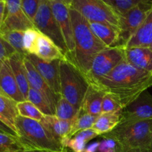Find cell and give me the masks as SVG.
Instances as JSON below:
<instances>
[{
  "label": "cell",
  "instance_id": "836d02e7",
  "mask_svg": "<svg viewBox=\"0 0 152 152\" xmlns=\"http://www.w3.org/2000/svg\"><path fill=\"white\" fill-rule=\"evenodd\" d=\"M39 34V32L36 28H31L24 32V48L28 54H34Z\"/></svg>",
  "mask_w": 152,
  "mask_h": 152
},
{
  "label": "cell",
  "instance_id": "4316f807",
  "mask_svg": "<svg viewBox=\"0 0 152 152\" xmlns=\"http://www.w3.org/2000/svg\"><path fill=\"white\" fill-rule=\"evenodd\" d=\"M80 110L70 103L66 99L59 97L56 105L55 116L62 120H74L80 115Z\"/></svg>",
  "mask_w": 152,
  "mask_h": 152
},
{
  "label": "cell",
  "instance_id": "1f68e13d",
  "mask_svg": "<svg viewBox=\"0 0 152 152\" xmlns=\"http://www.w3.org/2000/svg\"><path fill=\"white\" fill-rule=\"evenodd\" d=\"M119 14L123 15L130 9L142 2H151L152 0H104Z\"/></svg>",
  "mask_w": 152,
  "mask_h": 152
},
{
  "label": "cell",
  "instance_id": "484cf974",
  "mask_svg": "<svg viewBox=\"0 0 152 152\" xmlns=\"http://www.w3.org/2000/svg\"><path fill=\"white\" fill-rule=\"evenodd\" d=\"M24 32L25 31H0V37L5 40L18 53L25 57L28 53L24 48Z\"/></svg>",
  "mask_w": 152,
  "mask_h": 152
},
{
  "label": "cell",
  "instance_id": "6da1fadb",
  "mask_svg": "<svg viewBox=\"0 0 152 152\" xmlns=\"http://www.w3.org/2000/svg\"><path fill=\"white\" fill-rule=\"evenodd\" d=\"M94 84L105 93L118 96L124 108L152 86V74L137 69L124 60Z\"/></svg>",
  "mask_w": 152,
  "mask_h": 152
},
{
  "label": "cell",
  "instance_id": "83f0119b",
  "mask_svg": "<svg viewBox=\"0 0 152 152\" xmlns=\"http://www.w3.org/2000/svg\"><path fill=\"white\" fill-rule=\"evenodd\" d=\"M26 150L18 137L0 132V152H19Z\"/></svg>",
  "mask_w": 152,
  "mask_h": 152
},
{
  "label": "cell",
  "instance_id": "f546056e",
  "mask_svg": "<svg viewBox=\"0 0 152 152\" xmlns=\"http://www.w3.org/2000/svg\"><path fill=\"white\" fill-rule=\"evenodd\" d=\"M97 117L98 116L80 112V115L77 117V118L74 122V124H73L72 129H71V133L69 135L70 139L78 132L86 130V129H92Z\"/></svg>",
  "mask_w": 152,
  "mask_h": 152
},
{
  "label": "cell",
  "instance_id": "ee69618b",
  "mask_svg": "<svg viewBox=\"0 0 152 152\" xmlns=\"http://www.w3.org/2000/svg\"><path fill=\"white\" fill-rule=\"evenodd\" d=\"M150 149H151L152 151V135H151V145H150Z\"/></svg>",
  "mask_w": 152,
  "mask_h": 152
},
{
  "label": "cell",
  "instance_id": "f35d334b",
  "mask_svg": "<svg viewBox=\"0 0 152 152\" xmlns=\"http://www.w3.org/2000/svg\"><path fill=\"white\" fill-rule=\"evenodd\" d=\"M5 0H4V1H0V28H1L3 23H4V17H5Z\"/></svg>",
  "mask_w": 152,
  "mask_h": 152
},
{
  "label": "cell",
  "instance_id": "74e56055",
  "mask_svg": "<svg viewBox=\"0 0 152 152\" xmlns=\"http://www.w3.org/2000/svg\"><path fill=\"white\" fill-rule=\"evenodd\" d=\"M115 152H152L150 148H124L117 145Z\"/></svg>",
  "mask_w": 152,
  "mask_h": 152
},
{
  "label": "cell",
  "instance_id": "5bb4252c",
  "mask_svg": "<svg viewBox=\"0 0 152 152\" xmlns=\"http://www.w3.org/2000/svg\"><path fill=\"white\" fill-rule=\"evenodd\" d=\"M24 64L30 88L42 94L49 102L55 113L56 105L61 96H57L52 91L44 79L41 77L37 68L26 57L24 58Z\"/></svg>",
  "mask_w": 152,
  "mask_h": 152
},
{
  "label": "cell",
  "instance_id": "ba28073f",
  "mask_svg": "<svg viewBox=\"0 0 152 152\" xmlns=\"http://www.w3.org/2000/svg\"><path fill=\"white\" fill-rule=\"evenodd\" d=\"M33 23L39 32L49 37L65 55L68 54L65 39L48 0H41Z\"/></svg>",
  "mask_w": 152,
  "mask_h": 152
},
{
  "label": "cell",
  "instance_id": "d6986e66",
  "mask_svg": "<svg viewBox=\"0 0 152 152\" xmlns=\"http://www.w3.org/2000/svg\"><path fill=\"white\" fill-rule=\"evenodd\" d=\"M126 60L137 69L152 74V50L149 48L126 49Z\"/></svg>",
  "mask_w": 152,
  "mask_h": 152
},
{
  "label": "cell",
  "instance_id": "ffe728a7",
  "mask_svg": "<svg viewBox=\"0 0 152 152\" xmlns=\"http://www.w3.org/2000/svg\"><path fill=\"white\" fill-rule=\"evenodd\" d=\"M89 25L92 32L107 48L119 46L120 37V30L119 27L102 22H89Z\"/></svg>",
  "mask_w": 152,
  "mask_h": 152
},
{
  "label": "cell",
  "instance_id": "7c38bea8",
  "mask_svg": "<svg viewBox=\"0 0 152 152\" xmlns=\"http://www.w3.org/2000/svg\"><path fill=\"white\" fill-rule=\"evenodd\" d=\"M25 57L37 68L52 91L60 96V60L56 59L51 62H47L39 59L34 54H28Z\"/></svg>",
  "mask_w": 152,
  "mask_h": 152
},
{
  "label": "cell",
  "instance_id": "b9f144b4",
  "mask_svg": "<svg viewBox=\"0 0 152 152\" xmlns=\"http://www.w3.org/2000/svg\"><path fill=\"white\" fill-rule=\"evenodd\" d=\"M50 1H58V2H61L63 3V4H66V5L69 6L71 5V2H72L73 0H50Z\"/></svg>",
  "mask_w": 152,
  "mask_h": 152
},
{
  "label": "cell",
  "instance_id": "8d00e7d4",
  "mask_svg": "<svg viewBox=\"0 0 152 152\" xmlns=\"http://www.w3.org/2000/svg\"><path fill=\"white\" fill-rule=\"evenodd\" d=\"M117 142L111 138L103 137L101 142H99L98 151L99 152H115Z\"/></svg>",
  "mask_w": 152,
  "mask_h": 152
},
{
  "label": "cell",
  "instance_id": "bcb514c9",
  "mask_svg": "<svg viewBox=\"0 0 152 152\" xmlns=\"http://www.w3.org/2000/svg\"><path fill=\"white\" fill-rule=\"evenodd\" d=\"M61 152H68V151H67V150H65V151H61Z\"/></svg>",
  "mask_w": 152,
  "mask_h": 152
},
{
  "label": "cell",
  "instance_id": "8fae6325",
  "mask_svg": "<svg viewBox=\"0 0 152 152\" xmlns=\"http://www.w3.org/2000/svg\"><path fill=\"white\" fill-rule=\"evenodd\" d=\"M5 17L0 31H25L35 28L32 21L22 10L21 0H5Z\"/></svg>",
  "mask_w": 152,
  "mask_h": 152
},
{
  "label": "cell",
  "instance_id": "2e32d148",
  "mask_svg": "<svg viewBox=\"0 0 152 152\" xmlns=\"http://www.w3.org/2000/svg\"><path fill=\"white\" fill-rule=\"evenodd\" d=\"M0 90L16 102L26 100L19 90L8 59L4 60L0 68Z\"/></svg>",
  "mask_w": 152,
  "mask_h": 152
},
{
  "label": "cell",
  "instance_id": "c3c4849f",
  "mask_svg": "<svg viewBox=\"0 0 152 152\" xmlns=\"http://www.w3.org/2000/svg\"><path fill=\"white\" fill-rule=\"evenodd\" d=\"M19 152H20V151H19Z\"/></svg>",
  "mask_w": 152,
  "mask_h": 152
},
{
  "label": "cell",
  "instance_id": "5b68a950",
  "mask_svg": "<svg viewBox=\"0 0 152 152\" xmlns=\"http://www.w3.org/2000/svg\"><path fill=\"white\" fill-rule=\"evenodd\" d=\"M59 74L61 96L80 110L90 85L86 75L67 58L60 60Z\"/></svg>",
  "mask_w": 152,
  "mask_h": 152
},
{
  "label": "cell",
  "instance_id": "9a60e30c",
  "mask_svg": "<svg viewBox=\"0 0 152 152\" xmlns=\"http://www.w3.org/2000/svg\"><path fill=\"white\" fill-rule=\"evenodd\" d=\"M75 120H62L55 115H45L40 123L57 142L66 148L67 142L70 140L69 135Z\"/></svg>",
  "mask_w": 152,
  "mask_h": 152
},
{
  "label": "cell",
  "instance_id": "9c48e42d",
  "mask_svg": "<svg viewBox=\"0 0 152 152\" xmlns=\"http://www.w3.org/2000/svg\"><path fill=\"white\" fill-rule=\"evenodd\" d=\"M151 10V2H142L120 16V37L119 46L125 48L131 37L137 31Z\"/></svg>",
  "mask_w": 152,
  "mask_h": 152
},
{
  "label": "cell",
  "instance_id": "7a4b0ae2",
  "mask_svg": "<svg viewBox=\"0 0 152 152\" xmlns=\"http://www.w3.org/2000/svg\"><path fill=\"white\" fill-rule=\"evenodd\" d=\"M74 39V53L67 59L86 75L96 54L107 48L106 45L92 32L89 22L79 12L70 8Z\"/></svg>",
  "mask_w": 152,
  "mask_h": 152
},
{
  "label": "cell",
  "instance_id": "7402d4cb",
  "mask_svg": "<svg viewBox=\"0 0 152 152\" xmlns=\"http://www.w3.org/2000/svg\"><path fill=\"white\" fill-rule=\"evenodd\" d=\"M24 58L25 57H23L22 55L16 52L8 58V60L19 90L27 100L30 86L27 78L26 71L24 64Z\"/></svg>",
  "mask_w": 152,
  "mask_h": 152
},
{
  "label": "cell",
  "instance_id": "e0dca14e",
  "mask_svg": "<svg viewBox=\"0 0 152 152\" xmlns=\"http://www.w3.org/2000/svg\"><path fill=\"white\" fill-rule=\"evenodd\" d=\"M34 55L47 62L66 59V55L49 37L39 33L36 43Z\"/></svg>",
  "mask_w": 152,
  "mask_h": 152
},
{
  "label": "cell",
  "instance_id": "8992f818",
  "mask_svg": "<svg viewBox=\"0 0 152 152\" xmlns=\"http://www.w3.org/2000/svg\"><path fill=\"white\" fill-rule=\"evenodd\" d=\"M70 8L79 12L88 22L108 23L120 28V16L104 0H73Z\"/></svg>",
  "mask_w": 152,
  "mask_h": 152
},
{
  "label": "cell",
  "instance_id": "d4e9b609",
  "mask_svg": "<svg viewBox=\"0 0 152 152\" xmlns=\"http://www.w3.org/2000/svg\"><path fill=\"white\" fill-rule=\"evenodd\" d=\"M99 136L93 129H86L76 134L73 137L68 141L66 148H69L73 152H80L83 151L89 141Z\"/></svg>",
  "mask_w": 152,
  "mask_h": 152
},
{
  "label": "cell",
  "instance_id": "f6af8a7d",
  "mask_svg": "<svg viewBox=\"0 0 152 152\" xmlns=\"http://www.w3.org/2000/svg\"><path fill=\"white\" fill-rule=\"evenodd\" d=\"M148 48H149L151 49V50H152V43H151V45H150L149 47H148Z\"/></svg>",
  "mask_w": 152,
  "mask_h": 152
},
{
  "label": "cell",
  "instance_id": "d590c367",
  "mask_svg": "<svg viewBox=\"0 0 152 152\" xmlns=\"http://www.w3.org/2000/svg\"><path fill=\"white\" fill-rule=\"evenodd\" d=\"M16 52V50L5 40H4L0 37V68L4 60L8 59Z\"/></svg>",
  "mask_w": 152,
  "mask_h": 152
},
{
  "label": "cell",
  "instance_id": "30bf717a",
  "mask_svg": "<svg viewBox=\"0 0 152 152\" xmlns=\"http://www.w3.org/2000/svg\"><path fill=\"white\" fill-rule=\"evenodd\" d=\"M148 120H152V95L145 91L120 111V123Z\"/></svg>",
  "mask_w": 152,
  "mask_h": 152
},
{
  "label": "cell",
  "instance_id": "ab89813d",
  "mask_svg": "<svg viewBox=\"0 0 152 152\" xmlns=\"http://www.w3.org/2000/svg\"><path fill=\"white\" fill-rule=\"evenodd\" d=\"M0 132H4V133H6V134H8L13 135V136L18 137L17 134H16V132H13L10 128H9L7 125L4 124V123H3L2 121H1V120H0Z\"/></svg>",
  "mask_w": 152,
  "mask_h": 152
},
{
  "label": "cell",
  "instance_id": "7dc6e473",
  "mask_svg": "<svg viewBox=\"0 0 152 152\" xmlns=\"http://www.w3.org/2000/svg\"><path fill=\"white\" fill-rule=\"evenodd\" d=\"M0 1H4V0H0Z\"/></svg>",
  "mask_w": 152,
  "mask_h": 152
},
{
  "label": "cell",
  "instance_id": "d6a6232c",
  "mask_svg": "<svg viewBox=\"0 0 152 152\" xmlns=\"http://www.w3.org/2000/svg\"><path fill=\"white\" fill-rule=\"evenodd\" d=\"M123 108V104L118 96L111 93H105L102 99L101 114L120 112Z\"/></svg>",
  "mask_w": 152,
  "mask_h": 152
},
{
  "label": "cell",
  "instance_id": "7bdbcfd3",
  "mask_svg": "<svg viewBox=\"0 0 152 152\" xmlns=\"http://www.w3.org/2000/svg\"><path fill=\"white\" fill-rule=\"evenodd\" d=\"M20 152H48L45 151H42V150H24Z\"/></svg>",
  "mask_w": 152,
  "mask_h": 152
},
{
  "label": "cell",
  "instance_id": "e575fe53",
  "mask_svg": "<svg viewBox=\"0 0 152 152\" xmlns=\"http://www.w3.org/2000/svg\"><path fill=\"white\" fill-rule=\"evenodd\" d=\"M40 1L41 0H21L22 10L32 22L37 14Z\"/></svg>",
  "mask_w": 152,
  "mask_h": 152
},
{
  "label": "cell",
  "instance_id": "52a82bcc",
  "mask_svg": "<svg viewBox=\"0 0 152 152\" xmlns=\"http://www.w3.org/2000/svg\"><path fill=\"white\" fill-rule=\"evenodd\" d=\"M124 60H126V49L124 48L121 46L107 48L96 54L86 77L89 83H96Z\"/></svg>",
  "mask_w": 152,
  "mask_h": 152
},
{
  "label": "cell",
  "instance_id": "cb8c5ba5",
  "mask_svg": "<svg viewBox=\"0 0 152 152\" xmlns=\"http://www.w3.org/2000/svg\"><path fill=\"white\" fill-rule=\"evenodd\" d=\"M120 121V112L105 113L98 116L92 129L99 135L111 132L119 125Z\"/></svg>",
  "mask_w": 152,
  "mask_h": 152
},
{
  "label": "cell",
  "instance_id": "4fadbf2b",
  "mask_svg": "<svg viewBox=\"0 0 152 152\" xmlns=\"http://www.w3.org/2000/svg\"><path fill=\"white\" fill-rule=\"evenodd\" d=\"M53 14L54 15L59 26L62 31V36L65 39V45L68 49L67 56H69L74 53V39L73 33L72 22H71L70 7L63 3L48 0Z\"/></svg>",
  "mask_w": 152,
  "mask_h": 152
},
{
  "label": "cell",
  "instance_id": "3957f363",
  "mask_svg": "<svg viewBox=\"0 0 152 152\" xmlns=\"http://www.w3.org/2000/svg\"><path fill=\"white\" fill-rule=\"evenodd\" d=\"M18 138L26 150L61 152L66 148L56 140L40 122L18 116L15 122Z\"/></svg>",
  "mask_w": 152,
  "mask_h": 152
},
{
  "label": "cell",
  "instance_id": "277c9868",
  "mask_svg": "<svg viewBox=\"0 0 152 152\" xmlns=\"http://www.w3.org/2000/svg\"><path fill=\"white\" fill-rule=\"evenodd\" d=\"M152 135V120L120 123L111 132L102 135L111 138L124 148H150Z\"/></svg>",
  "mask_w": 152,
  "mask_h": 152
},
{
  "label": "cell",
  "instance_id": "ac0fdd59",
  "mask_svg": "<svg viewBox=\"0 0 152 152\" xmlns=\"http://www.w3.org/2000/svg\"><path fill=\"white\" fill-rule=\"evenodd\" d=\"M105 92L94 83H90L89 87L83 98L80 112L99 116L102 111V99Z\"/></svg>",
  "mask_w": 152,
  "mask_h": 152
},
{
  "label": "cell",
  "instance_id": "603a6c76",
  "mask_svg": "<svg viewBox=\"0 0 152 152\" xmlns=\"http://www.w3.org/2000/svg\"><path fill=\"white\" fill-rule=\"evenodd\" d=\"M17 103L0 90V120L16 134L15 122L19 116Z\"/></svg>",
  "mask_w": 152,
  "mask_h": 152
},
{
  "label": "cell",
  "instance_id": "f1b7e54d",
  "mask_svg": "<svg viewBox=\"0 0 152 152\" xmlns=\"http://www.w3.org/2000/svg\"><path fill=\"white\" fill-rule=\"evenodd\" d=\"M27 100L32 102L44 115H55L54 111L47 99L37 91L30 88Z\"/></svg>",
  "mask_w": 152,
  "mask_h": 152
},
{
  "label": "cell",
  "instance_id": "60d3db41",
  "mask_svg": "<svg viewBox=\"0 0 152 152\" xmlns=\"http://www.w3.org/2000/svg\"><path fill=\"white\" fill-rule=\"evenodd\" d=\"M99 145V142H94V143L90 144L88 147H86L83 151L80 152H96V151H98Z\"/></svg>",
  "mask_w": 152,
  "mask_h": 152
},
{
  "label": "cell",
  "instance_id": "44dd1931",
  "mask_svg": "<svg viewBox=\"0 0 152 152\" xmlns=\"http://www.w3.org/2000/svg\"><path fill=\"white\" fill-rule=\"evenodd\" d=\"M152 43V10L137 31L125 46V49L131 48H148Z\"/></svg>",
  "mask_w": 152,
  "mask_h": 152
},
{
  "label": "cell",
  "instance_id": "4dcf8cb0",
  "mask_svg": "<svg viewBox=\"0 0 152 152\" xmlns=\"http://www.w3.org/2000/svg\"><path fill=\"white\" fill-rule=\"evenodd\" d=\"M17 108L19 115L27 118L32 119L37 121L41 122L45 115L32 103L28 100L18 102Z\"/></svg>",
  "mask_w": 152,
  "mask_h": 152
}]
</instances>
